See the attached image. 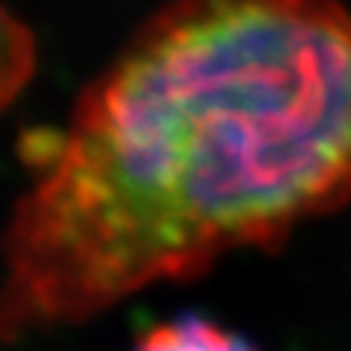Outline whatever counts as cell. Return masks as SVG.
<instances>
[{
  "instance_id": "cell-1",
  "label": "cell",
  "mask_w": 351,
  "mask_h": 351,
  "mask_svg": "<svg viewBox=\"0 0 351 351\" xmlns=\"http://www.w3.org/2000/svg\"><path fill=\"white\" fill-rule=\"evenodd\" d=\"M348 202L346 0H167L44 141L3 232L0 328L88 322Z\"/></svg>"
},
{
  "instance_id": "cell-2",
  "label": "cell",
  "mask_w": 351,
  "mask_h": 351,
  "mask_svg": "<svg viewBox=\"0 0 351 351\" xmlns=\"http://www.w3.org/2000/svg\"><path fill=\"white\" fill-rule=\"evenodd\" d=\"M132 351H255L243 337L199 316L152 325Z\"/></svg>"
}]
</instances>
